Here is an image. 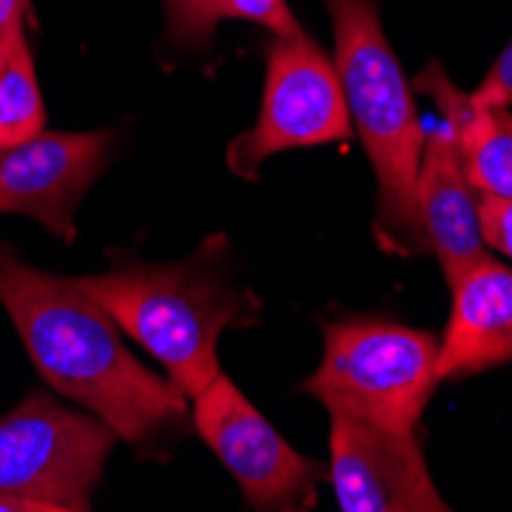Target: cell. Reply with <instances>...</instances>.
<instances>
[{
  "label": "cell",
  "instance_id": "1",
  "mask_svg": "<svg viewBox=\"0 0 512 512\" xmlns=\"http://www.w3.org/2000/svg\"><path fill=\"white\" fill-rule=\"evenodd\" d=\"M0 304L40 371L65 399L148 457L163 460L191 430L188 396L123 344L117 319L68 276L25 264L0 246Z\"/></svg>",
  "mask_w": 512,
  "mask_h": 512
},
{
  "label": "cell",
  "instance_id": "2",
  "mask_svg": "<svg viewBox=\"0 0 512 512\" xmlns=\"http://www.w3.org/2000/svg\"><path fill=\"white\" fill-rule=\"evenodd\" d=\"M227 252V237L212 234L184 261L117 258L105 273H86L71 283L102 304L163 365L166 378L194 399L221 375V332L261 319L258 295L234 279Z\"/></svg>",
  "mask_w": 512,
  "mask_h": 512
},
{
  "label": "cell",
  "instance_id": "3",
  "mask_svg": "<svg viewBox=\"0 0 512 512\" xmlns=\"http://www.w3.org/2000/svg\"><path fill=\"white\" fill-rule=\"evenodd\" d=\"M335 31V71L350 123L378 178L375 234L387 252H430L417 209V166L424 132L411 86L381 25V0H322Z\"/></svg>",
  "mask_w": 512,
  "mask_h": 512
},
{
  "label": "cell",
  "instance_id": "4",
  "mask_svg": "<svg viewBox=\"0 0 512 512\" xmlns=\"http://www.w3.org/2000/svg\"><path fill=\"white\" fill-rule=\"evenodd\" d=\"M322 362L301 384L332 414L414 433L439 390V338L378 316L325 322Z\"/></svg>",
  "mask_w": 512,
  "mask_h": 512
},
{
  "label": "cell",
  "instance_id": "5",
  "mask_svg": "<svg viewBox=\"0 0 512 512\" xmlns=\"http://www.w3.org/2000/svg\"><path fill=\"white\" fill-rule=\"evenodd\" d=\"M114 445L117 433L102 417L34 390L0 414V497L86 512Z\"/></svg>",
  "mask_w": 512,
  "mask_h": 512
},
{
  "label": "cell",
  "instance_id": "6",
  "mask_svg": "<svg viewBox=\"0 0 512 512\" xmlns=\"http://www.w3.org/2000/svg\"><path fill=\"white\" fill-rule=\"evenodd\" d=\"M353 135L335 62L304 31L267 46L264 99L252 129L227 148V166L240 178H258L267 157L292 148L332 145Z\"/></svg>",
  "mask_w": 512,
  "mask_h": 512
},
{
  "label": "cell",
  "instance_id": "7",
  "mask_svg": "<svg viewBox=\"0 0 512 512\" xmlns=\"http://www.w3.org/2000/svg\"><path fill=\"white\" fill-rule=\"evenodd\" d=\"M191 402L194 430L234 476L252 509L301 512L316 503V488L329 479V467L298 454L224 371Z\"/></svg>",
  "mask_w": 512,
  "mask_h": 512
},
{
  "label": "cell",
  "instance_id": "8",
  "mask_svg": "<svg viewBox=\"0 0 512 512\" xmlns=\"http://www.w3.org/2000/svg\"><path fill=\"white\" fill-rule=\"evenodd\" d=\"M114 132H37L0 148V212L28 215L65 243L77 237V206L108 169Z\"/></svg>",
  "mask_w": 512,
  "mask_h": 512
},
{
  "label": "cell",
  "instance_id": "9",
  "mask_svg": "<svg viewBox=\"0 0 512 512\" xmlns=\"http://www.w3.org/2000/svg\"><path fill=\"white\" fill-rule=\"evenodd\" d=\"M329 482L344 512H448L414 433L332 414Z\"/></svg>",
  "mask_w": 512,
  "mask_h": 512
},
{
  "label": "cell",
  "instance_id": "10",
  "mask_svg": "<svg viewBox=\"0 0 512 512\" xmlns=\"http://www.w3.org/2000/svg\"><path fill=\"white\" fill-rule=\"evenodd\" d=\"M451 289L439 378L454 381L512 362V267L485 255Z\"/></svg>",
  "mask_w": 512,
  "mask_h": 512
},
{
  "label": "cell",
  "instance_id": "11",
  "mask_svg": "<svg viewBox=\"0 0 512 512\" xmlns=\"http://www.w3.org/2000/svg\"><path fill=\"white\" fill-rule=\"evenodd\" d=\"M417 209L430 252H436L448 286H454L485 258V240L479 230L476 188L463 172L451 129L424 138L421 166H417Z\"/></svg>",
  "mask_w": 512,
  "mask_h": 512
},
{
  "label": "cell",
  "instance_id": "12",
  "mask_svg": "<svg viewBox=\"0 0 512 512\" xmlns=\"http://www.w3.org/2000/svg\"><path fill=\"white\" fill-rule=\"evenodd\" d=\"M417 89L430 92L445 114V123L457 142L463 172L479 194L512 200V114L503 105H482L460 92L451 77L430 62L414 80Z\"/></svg>",
  "mask_w": 512,
  "mask_h": 512
},
{
  "label": "cell",
  "instance_id": "13",
  "mask_svg": "<svg viewBox=\"0 0 512 512\" xmlns=\"http://www.w3.org/2000/svg\"><path fill=\"white\" fill-rule=\"evenodd\" d=\"M46 126V108L28 37L22 34L0 62V148L34 138Z\"/></svg>",
  "mask_w": 512,
  "mask_h": 512
},
{
  "label": "cell",
  "instance_id": "14",
  "mask_svg": "<svg viewBox=\"0 0 512 512\" xmlns=\"http://www.w3.org/2000/svg\"><path fill=\"white\" fill-rule=\"evenodd\" d=\"M166 40L181 50H203L215 37L218 0H163Z\"/></svg>",
  "mask_w": 512,
  "mask_h": 512
},
{
  "label": "cell",
  "instance_id": "15",
  "mask_svg": "<svg viewBox=\"0 0 512 512\" xmlns=\"http://www.w3.org/2000/svg\"><path fill=\"white\" fill-rule=\"evenodd\" d=\"M218 16L261 25L273 37L301 34V25L286 0H218Z\"/></svg>",
  "mask_w": 512,
  "mask_h": 512
},
{
  "label": "cell",
  "instance_id": "16",
  "mask_svg": "<svg viewBox=\"0 0 512 512\" xmlns=\"http://www.w3.org/2000/svg\"><path fill=\"white\" fill-rule=\"evenodd\" d=\"M476 206H479V230L482 240L512 258V200L509 197H494V194H479L476 191Z\"/></svg>",
  "mask_w": 512,
  "mask_h": 512
},
{
  "label": "cell",
  "instance_id": "17",
  "mask_svg": "<svg viewBox=\"0 0 512 512\" xmlns=\"http://www.w3.org/2000/svg\"><path fill=\"white\" fill-rule=\"evenodd\" d=\"M470 96L482 105H512V40L506 43V50L497 56L494 68L485 74V80L470 92Z\"/></svg>",
  "mask_w": 512,
  "mask_h": 512
},
{
  "label": "cell",
  "instance_id": "18",
  "mask_svg": "<svg viewBox=\"0 0 512 512\" xmlns=\"http://www.w3.org/2000/svg\"><path fill=\"white\" fill-rule=\"evenodd\" d=\"M28 0H0V62L10 46L25 34Z\"/></svg>",
  "mask_w": 512,
  "mask_h": 512
}]
</instances>
